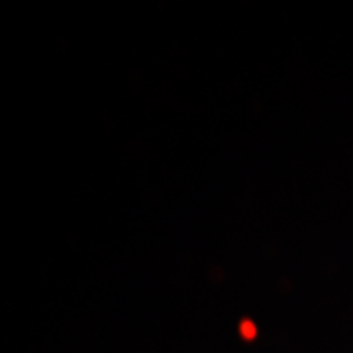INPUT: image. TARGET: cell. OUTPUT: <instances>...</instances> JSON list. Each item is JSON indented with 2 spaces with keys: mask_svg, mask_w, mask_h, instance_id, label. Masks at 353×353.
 <instances>
[{
  "mask_svg": "<svg viewBox=\"0 0 353 353\" xmlns=\"http://www.w3.org/2000/svg\"><path fill=\"white\" fill-rule=\"evenodd\" d=\"M241 332H245L248 336H253V326L250 324V322H245V324L241 326Z\"/></svg>",
  "mask_w": 353,
  "mask_h": 353,
  "instance_id": "obj_1",
  "label": "cell"
}]
</instances>
